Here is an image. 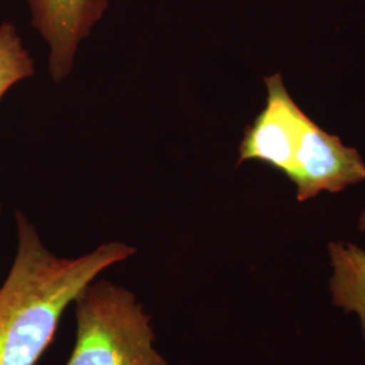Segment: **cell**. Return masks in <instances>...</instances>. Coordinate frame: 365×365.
Wrapping results in <instances>:
<instances>
[{"label":"cell","instance_id":"5b68a950","mask_svg":"<svg viewBox=\"0 0 365 365\" xmlns=\"http://www.w3.org/2000/svg\"><path fill=\"white\" fill-rule=\"evenodd\" d=\"M31 26L49 45V72L56 83L72 72L83 39L103 18L108 0H27Z\"/></svg>","mask_w":365,"mask_h":365},{"label":"cell","instance_id":"52a82bcc","mask_svg":"<svg viewBox=\"0 0 365 365\" xmlns=\"http://www.w3.org/2000/svg\"><path fill=\"white\" fill-rule=\"evenodd\" d=\"M34 61L18 29L10 22L0 25V99L16 83L34 75Z\"/></svg>","mask_w":365,"mask_h":365},{"label":"cell","instance_id":"7a4b0ae2","mask_svg":"<svg viewBox=\"0 0 365 365\" xmlns=\"http://www.w3.org/2000/svg\"><path fill=\"white\" fill-rule=\"evenodd\" d=\"M76 344L66 365H170L150 315L128 288L93 280L75 298Z\"/></svg>","mask_w":365,"mask_h":365},{"label":"cell","instance_id":"277c9868","mask_svg":"<svg viewBox=\"0 0 365 365\" xmlns=\"http://www.w3.org/2000/svg\"><path fill=\"white\" fill-rule=\"evenodd\" d=\"M288 180L297 187V200L306 202L321 192L337 194L365 180V163L359 150L319 128L307 117Z\"/></svg>","mask_w":365,"mask_h":365},{"label":"cell","instance_id":"3957f363","mask_svg":"<svg viewBox=\"0 0 365 365\" xmlns=\"http://www.w3.org/2000/svg\"><path fill=\"white\" fill-rule=\"evenodd\" d=\"M267 103L245 128L238 148L235 167L245 161H261L289 178L307 114L288 92L283 75L276 72L264 78Z\"/></svg>","mask_w":365,"mask_h":365},{"label":"cell","instance_id":"ba28073f","mask_svg":"<svg viewBox=\"0 0 365 365\" xmlns=\"http://www.w3.org/2000/svg\"><path fill=\"white\" fill-rule=\"evenodd\" d=\"M357 227H359L360 232H365V210L361 212V215H360V218H359Z\"/></svg>","mask_w":365,"mask_h":365},{"label":"cell","instance_id":"8992f818","mask_svg":"<svg viewBox=\"0 0 365 365\" xmlns=\"http://www.w3.org/2000/svg\"><path fill=\"white\" fill-rule=\"evenodd\" d=\"M331 264L329 289L331 303L360 319L365 344V249L351 242L333 241L327 247Z\"/></svg>","mask_w":365,"mask_h":365},{"label":"cell","instance_id":"6da1fadb","mask_svg":"<svg viewBox=\"0 0 365 365\" xmlns=\"http://www.w3.org/2000/svg\"><path fill=\"white\" fill-rule=\"evenodd\" d=\"M15 221L16 255L0 287V365H36L78 292L135 249L108 242L78 259L57 257L24 212Z\"/></svg>","mask_w":365,"mask_h":365},{"label":"cell","instance_id":"9c48e42d","mask_svg":"<svg viewBox=\"0 0 365 365\" xmlns=\"http://www.w3.org/2000/svg\"><path fill=\"white\" fill-rule=\"evenodd\" d=\"M0 214H1V207H0Z\"/></svg>","mask_w":365,"mask_h":365}]
</instances>
